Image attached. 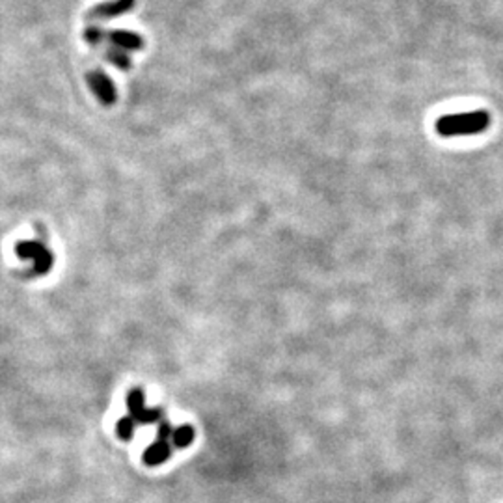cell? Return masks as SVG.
I'll return each mask as SVG.
<instances>
[{"label":"cell","mask_w":503,"mask_h":503,"mask_svg":"<svg viewBox=\"0 0 503 503\" xmlns=\"http://www.w3.org/2000/svg\"><path fill=\"white\" fill-rule=\"evenodd\" d=\"M161 418H162L161 408H151V410L144 408V410H142V412L138 414V418H136V422L150 423V422H155V419H161Z\"/></svg>","instance_id":"cell-12"},{"label":"cell","mask_w":503,"mask_h":503,"mask_svg":"<svg viewBox=\"0 0 503 503\" xmlns=\"http://www.w3.org/2000/svg\"><path fill=\"white\" fill-rule=\"evenodd\" d=\"M134 425H136V419L131 418V416H129V418L119 419L118 427H116L119 438H122V440H131V438H133Z\"/></svg>","instance_id":"cell-10"},{"label":"cell","mask_w":503,"mask_h":503,"mask_svg":"<svg viewBox=\"0 0 503 503\" xmlns=\"http://www.w3.org/2000/svg\"><path fill=\"white\" fill-rule=\"evenodd\" d=\"M170 453L171 450L168 442H155V444L150 445V448L144 451V457H142V459H144V462L148 466H159L170 459Z\"/></svg>","instance_id":"cell-6"},{"label":"cell","mask_w":503,"mask_h":503,"mask_svg":"<svg viewBox=\"0 0 503 503\" xmlns=\"http://www.w3.org/2000/svg\"><path fill=\"white\" fill-rule=\"evenodd\" d=\"M127 407H129V412H131V418H138V414L144 410V396H142V391L140 390H133L129 391L127 396Z\"/></svg>","instance_id":"cell-8"},{"label":"cell","mask_w":503,"mask_h":503,"mask_svg":"<svg viewBox=\"0 0 503 503\" xmlns=\"http://www.w3.org/2000/svg\"><path fill=\"white\" fill-rule=\"evenodd\" d=\"M107 58L112 62L116 67H119L122 71H127L131 70V58H129L127 54L122 51V48L114 47V48H108L107 51Z\"/></svg>","instance_id":"cell-9"},{"label":"cell","mask_w":503,"mask_h":503,"mask_svg":"<svg viewBox=\"0 0 503 503\" xmlns=\"http://www.w3.org/2000/svg\"><path fill=\"white\" fill-rule=\"evenodd\" d=\"M134 0H112V2H105V4L96 6L90 11L91 19H108V17L124 15L127 11L133 10Z\"/></svg>","instance_id":"cell-4"},{"label":"cell","mask_w":503,"mask_h":503,"mask_svg":"<svg viewBox=\"0 0 503 503\" xmlns=\"http://www.w3.org/2000/svg\"><path fill=\"white\" fill-rule=\"evenodd\" d=\"M194 440V429L190 425H181L176 431H171V442L176 448H187L192 444Z\"/></svg>","instance_id":"cell-7"},{"label":"cell","mask_w":503,"mask_h":503,"mask_svg":"<svg viewBox=\"0 0 503 503\" xmlns=\"http://www.w3.org/2000/svg\"><path fill=\"white\" fill-rule=\"evenodd\" d=\"M105 36H107V34L103 32L101 28H97V27H90V28H86V30H84V39L88 43H91V45H97V43H101L103 39H105Z\"/></svg>","instance_id":"cell-11"},{"label":"cell","mask_w":503,"mask_h":503,"mask_svg":"<svg viewBox=\"0 0 503 503\" xmlns=\"http://www.w3.org/2000/svg\"><path fill=\"white\" fill-rule=\"evenodd\" d=\"M88 84L91 86V90L96 91V96L99 97V101L101 103H105V105L116 103V88H114L112 81H110L103 71H91V73H88Z\"/></svg>","instance_id":"cell-3"},{"label":"cell","mask_w":503,"mask_h":503,"mask_svg":"<svg viewBox=\"0 0 503 503\" xmlns=\"http://www.w3.org/2000/svg\"><path fill=\"white\" fill-rule=\"evenodd\" d=\"M171 436V429L170 423L162 422L161 427H159V434H157V442H168V438Z\"/></svg>","instance_id":"cell-13"},{"label":"cell","mask_w":503,"mask_h":503,"mask_svg":"<svg viewBox=\"0 0 503 503\" xmlns=\"http://www.w3.org/2000/svg\"><path fill=\"white\" fill-rule=\"evenodd\" d=\"M17 254L21 257H34L36 259V274H45L51 268L53 257L38 242H19Z\"/></svg>","instance_id":"cell-2"},{"label":"cell","mask_w":503,"mask_h":503,"mask_svg":"<svg viewBox=\"0 0 503 503\" xmlns=\"http://www.w3.org/2000/svg\"><path fill=\"white\" fill-rule=\"evenodd\" d=\"M490 114L487 110H471L464 114H450L436 119V133L440 136H468L487 131Z\"/></svg>","instance_id":"cell-1"},{"label":"cell","mask_w":503,"mask_h":503,"mask_svg":"<svg viewBox=\"0 0 503 503\" xmlns=\"http://www.w3.org/2000/svg\"><path fill=\"white\" fill-rule=\"evenodd\" d=\"M108 39L116 45L118 48L125 51H138L144 47V39L140 38L136 32H127V30H114L108 34Z\"/></svg>","instance_id":"cell-5"}]
</instances>
